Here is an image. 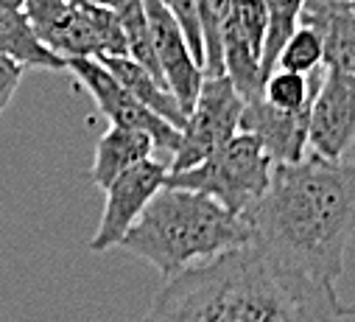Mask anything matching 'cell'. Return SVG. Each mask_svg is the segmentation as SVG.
Here are the masks:
<instances>
[{"instance_id":"cell-24","label":"cell","mask_w":355,"mask_h":322,"mask_svg":"<svg viewBox=\"0 0 355 322\" xmlns=\"http://www.w3.org/2000/svg\"><path fill=\"white\" fill-rule=\"evenodd\" d=\"M90 3H98V6H107V9H115L121 0H90Z\"/></svg>"},{"instance_id":"cell-22","label":"cell","mask_w":355,"mask_h":322,"mask_svg":"<svg viewBox=\"0 0 355 322\" xmlns=\"http://www.w3.org/2000/svg\"><path fill=\"white\" fill-rule=\"evenodd\" d=\"M23 73H26V70H23L17 62L0 56V115H3L6 107L12 104V99H15L17 87H20V82H23Z\"/></svg>"},{"instance_id":"cell-20","label":"cell","mask_w":355,"mask_h":322,"mask_svg":"<svg viewBox=\"0 0 355 322\" xmlns=\"http://www.w3.org/2000/svg\"><path fill=\"white\" fill-rule=\"evenodd\" d=\"M275 67L302 73V76H311L313 70H319L322 67V40H319V34L308 26H300L286 40V45L280 48Z\"/></svg>"},{"instance_id":"cell-26","label":"cell","mask_w":355,"mask_h":322,"mask_svg":"<svg viewBox=\"0 0 355 322\" xmlns=\"http://www.w3.org/2000/svg\"><path fill=\"white\" fill-rule=\"evenodd\" d=\"M349 6H352V12H355V0H349Z\"/></svg>"},{"instance_id":"cell-19","label":"cell","mask_w":355,"mask_h":322,"mask_svg":"<svg viewBox=\"0 0 355 322\" xmlns=\"http://www.w3.org/2000/svg\"><path fill=\"white\" fill-rule=\"evenodd\" d=\"M199 26H202V51H205V76H221V37L232 9V0H196Z\"/></svg>"},{"instance_id":"cell-1","label":"cell","mask_w":355,"mask_h":322,"mask_svg":"<svg viewBox=\"0 0 355 322\" xmlns=\"http://www.w3.org/2000/svg\"><path fill=\"white\" fill-rule=\"evenodd\" d=\"M243 219L252 241L275 261L336 289L355 235V166L319 154L275 163L269 188Z\"/></svg>"},{"instance_id":"cell-17","label":"cell","mask_w":355,"mask_h":322,"mask_svg":"<svg viewBox=\"0 0 355 322\" xmlns=\"http://www.w3.org/2000/svg\"><path fill=\"white\" fill-rule=\"evenodd\" d=\"M319 76H322V67L313 70L311 76L275 67L269 76H266L263 90H260V99H263L266 104L277 107V110H286V112L302 110V107H308L311 99H313V90H316V85H319Z\"/></svg>"},{"instance_id":"cell-9","label":"cell","mask_w":355,"mask_h":322,"mask_svg":"<svg viewBox=\"0 0 355 322\" xmlns=\"http://www.w3.org/2000/svg\"><path fill=\"white\" fill-rule=\"evenodd\" d=\"M263 40L266 6L263 0H232V9L221 37L224 76L243 101L260 99L263 90Z\"/></svg>"},{"instance_id":"cell-4","label":"cell","mask_w":355,"mask_h":322,"mask_svg":"<svg viewBox=\"0 0 355 322\" xmlns=\"http://www.w3.org/2000/svg\"><path fill=\"white\" fill-rule=\"evenodd\" d=\"M272 171L275 160L266 154V149L252 135L238 132L202 163L182 171H168L165 185L205 194L230 213L243 216L266 194Z\"/></svg>"},{"instance_id":"cell-21","label":"cell","mask_w":355,"mask_h":322,"mask_svg":"<svg viewBox=\"0 0 355 322\" xmlns=\"http://www.w3.org/2000/svg\"><path fill=\"white\" fill-rule=\"evenodd\" d=\"M168 12L176 17L180 28L185 31V40L193 51V56L199 59V65L205 67V51H202V26H199V6L196 0H165Z\"/></svg>"},{"instance_id":"cell-16","label":"cell","mask_w":355,"mask_h":322,"mask_svg":"<svg viewBox=\"0 0 355 322\" xmlns=\"http://www.w3.org/2000/svg\"><path fill=\"white\" fill-rule=\"evenodd\" d=\"M0 56L17 62L23 70H67V62L42 45L28 17L17 9H0Z\"/></svg>"},{"instance_id":"cell-14","label":"cell","mask_w":355,"mask_h":322,"mask_svg":"<svg viewBox=\"0 0 355 322\" xmlns=\"http://www.w3.org/2000/svg\"><path fill=\"white\" fill-rule=\"evenodd\" d=\"M148 157H154V143L146 132L110 124V129L96 143L93 171H90L96 188L104 191L115 177H121L123 171H129L132 166L143 163Z\"/></svg>"},{"instance_id":"cell-12","label":"cell","mask_w":355,"mask_h":322,"mask_svg":"<svg viewBox=\"0 0 355 322\" xmlns=\"http://www.w3.org/2000/svg\"><path fill=\"white\" fill-rule=\"evenodd\" d=\"M308 107L286 112L263 99L243 101L238 132L252 135L275 163H297L308 151Z\"/></svg>"},{"instance_id":"cell-5","label":"cell","mask_w":355,"mask_h":322,"mask_svg":"<svg viewBox=\"0 0 355 322\" xmlns=\"http://www.w3.org/2000/svg\"><path fill=\"white\" fill-rule=\"evenodd\" d=\"M23 15L42 45L64 62L126 56V40L115 9L90 0H26Z\"/></svg>"},{"instance_id":"cell-25","label":"cell","mask_w":355,"mask_h":322,"mask_svg":"<svg viewBox=\"0 0 355 322\" xmlns=\"http://www.w3.org/2000/svg\"><path fill=\"white\" fill-rule=\"evenodd\" d=\"M344 314H355V305H344Z\"/></svg>"},{"instance_id":"cell-8","label":"cell","mask_w":355,"mask_h":322,"mask_svg":"<svg viewBox=\"0 0 355 322\" xmlns=\"http://www.w3.org/2000/svg\"><path fill=\"white\" fill-rule=\"evenodd\" d=\"M355 140V76L322 67L308 110V146L324 160H341Z\"/></svg>"},{"instance_id":"cell-3","label":"cell","mask_w":355,"mask_h":322,"mask_svg":"<svg viewBox=\"0 0 355 322\" xmlns=\"http://www.w3.org/2000/svg\"><path fill=\"white\" fill-rule=\"evenodd\" d=\"M252 241L243 216L205 194L162 185L121 238V250L151 264L165 280Z\"/></svg>"},{"instance_id":"cell-2","label":"cell","mask_w":355,"mask_h":322,"mask_svg":"<svg viewBox=\"0 0 355 322\" xmlns=\"http://www.w3.org/2000/svg\"><path fill=\"white\" fill-rule=\"evenodd\" d=\"M336 289L283 266L254 241L165 280L140 322H341Z\"/></svg>"},{"instance_id":"cell-13","label":"cell","mask_w":355,"mask_h":322,"mask_svg":"<svg viewBox=\"0 0 355 322\" xmlns=\"http://www.w3.org/2000/svg\"><path fill=\"white\" fill-rule=\"evenodd\" d=\"M300 26L322 40V67L355 76V12L349 0H305Z\"/></svg>"},{"instance_id":"cell-15","label":"cell","mask_w":355,"mask_h":322,"mask_svg":"<svg viewBox=\"0 0 355 322\" xmlns=\"http://www.w3.org/2000/svg\"><path fill=\"white\" fill-rule=\"evenodd\" d=\"M118 82L143 104V107H148L154 115H159L162 121H168L171 126H176L182 132V126H185V110L180 107V101L173 99V93L162 85V82H157V78L143 67V65H137L135 59H129V56H101L98 59Z\"/></svg>"},{"instance_id":"cell-7","label":"cell","mask_w":355,"mask_h":322,"mask_svg":"<svg viewBox=\"0 0 355 322\" xmlns=\"http://www.w3.org/2000/svg\"><path fill=\"white\" fill-rule=\"evenodd\" d=\"M67 70L76 82L93 96L98 112L115 126H132L151 137L154 154L171 166V157L180 146V129L143 107L98 59H67Z\"/></svg>"},{"instance_id":"cell-10","label":"cell","mask_w":355,"mask_h":322,"mask_svg":"<svg viewBox=\"0 0 355 322\" xmlns=\"http://www.w3.org/2000/svg\"><path fill=\"white\" fill-rule=\"evenodd\" d=\"M165 177H168L165 160L148 157V160H143V163L132 166L129 171H123L121 177H115L104 188L107 202H104L101 224H98V230L90 241L93 253H107V250L121 244V238L137 221V216L151 202V196L165 185Z\"/></svg>"},{"instance_id":"cell-6","label":"cell","mask_w":355,"mask_h":322,"mask_svg":"<svg viewBox=\"0 0 355 322\" xmlns=\"http://www.w3.org/2000/svg\"><path fill=\"white\" fill-rule=\"evenodd\" d=\"M243 112V99L232 87V82L221 76H205L199 87V96L185 118V126L180 132V146H176L168 171H182L205 157H210L216 149H221L227 140L238 135Z\"/></svg>"},{"instance_id":"cell-18","label":"cell","mask_w":355,"mask_h":322,"mask_svg":"<svg viewBox=\"0 0 355 322\" xmlns=\"http://www.w3.org/2000/svg\"><path fill=\"white\" fill-rule=\"evenodd\" d=\"M266 6V40H263V76L275 70L277 53L286 40L300 28L305 0H263ZM266 82V78H263Z\"/></svg>"},{"instance_id":"cell-11","label":"cell","mask_w":355,"mask_h":322,"mask_svg":"<svg viewBox=\"0 0 355 322\" xmlns=\"http://www.w3.org/2000/svg\"><path fill=\"white\" fill-rule=\"evenodd\" d=\"M143 9H146L148 28H151V42H154V53H157V65L165 78V87L173 93V99L180 101V107L188 115L205 82V67L193 56L185 40V31L168 12L165 0H143Z\"/></svg>"},{"instance_id":"cell-23","label":"cell","mask_w":355,"mask_h":322,"mask_svg":"<svg viewBox=\"0 0 355 322\" xmlns=\"http://www.w3.org/2000/svg\"><path fill=\"white\" fill-rule=\"evenodd\" d=\"M23 6H26V0H0V9H17V12H23Z\"/></svg>"}]
</instances>
